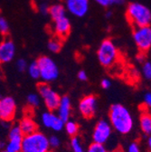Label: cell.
<instances>
[{
  "mask_svg": "<svg viewBox=\"0 0 151 152\" xmlns=\"http://www.w3.org/2000/svg\"><path fill=\"white\" fill-rule=\"evenodd\" d=\"M109 120L112 129L122 135L128 134L134 127V121L129 110L122 104H113L109 108Z\"/></svg>",
  "mask_w": 151,
  "mask_h": 152,
  "instance_id": "cell-1",
  "label": "cell"
},
{
  "mask_svg": "<svg viewBox=\"0 0 151 152\" xmlns=\"http://www.w3.org/2000/svg\"><path fill=\"white\" fill-rule=\"evenodd\" d=\"M126 17L134 28L150 26L151 11L145 5L139 2L128 4L126 10Z\"/></svg>",
  "mask_w": 151,
  "mask_h": 152,
  "instance_id": "cell-2",
  "label": "cell"
},
{
  "mask_svg": "<svg viewBox=\"0 0 151 152\" xmlns=\"http://www.w3.org/2000/svg\"><path fill=\"white\" fill-rule=\"evenodd\" d=\"M48 137L43 132L36 130L23 138L20 152H50Z\"/></svg>",
  "mask_w": 151,
  "mask_h": 152,
  "instance_id": "cell-3",
  "label": "cell"
},
{
  "mask_svg": "<svg viewBox=\"0 0 151 152\" xmlns=\"http://www.w3.org/2000/svg\"><path fill=\"white\" fill-rule=\"evenodd\" d=\"M97 57L103 67L110 68L119 59V50L111 39H105L97 50Z\"/></svg>",
  "mask_w": 151,
  "mask_h": 152,
  "instance_id": "cell-4",
  "label": "cell"
},
{
  "mask_svg": "<svg viewBox=\"0 0 151 152\" xmlns=\"http://www.w3.org/2000/svg\"><path fill=\"white\" fill-rule=\"evenodd\" d=\"M37 64L40 69V78L43 83H49L55 81L59 76V68L56 63L49 56H41L38 58Z\"/></svg>",
  "mask_w": 151,
  "mask_h": 152,
  "instance_id": "cell-5",
  "label": "cell"
},
{
  "mask_svg": "<svg viewBox=\"0 0 151 152\" xmlns=\"http://www.w3.org/2000/svg\"><path fill=\"white\" fill-rule=\"evenodd\" d=\"M37 89H38V94L40 98L43 100L48 110L54 111L57 110L61 101V96L59 93L54 91L49 85V83H45L43 82L37 85Z\"/></svg>",
  "mask_w": 151,
  "mask_h": 152,
  "instance_id": "cell-6",
  "label": "cell"
},
{
  "mask_svg": "<svg viewBox=\"0 0 151 152\" xmlns=\"http://www.w3.org/2000/svg\"><path fill=\"white\" fill-rule=\"evenodd\" d=\"M133 40L139 53H147L151 50V26L137 27L133 30Z\"/></svg>",
  "mask_w": 151,
  "mask_h": 152,
  "instance_id": "cell-7",
  "label": "cell"
},
{
  "mask_svg": "<svg viewBox=\"0 0 151 152\" xmlns=\"http://www.w3.org/2000/svg\"><path fill=\"white\" fill-rule=\"evenodd\" d=\"M112 128L110 123L106 120H100L94 127L92 132L93 142L104 145L111 136Z\"/></svg>",
  "mask_w": 151,
  "mask_h": 152,
  "instance_id": "cell-8",
  "label": "cell"
},
{
  "mask_svg": "<svg viewBox=\"0 0 151 152\" xmlns=\"http://www.w3.org/2000/svg\"><path fill=\"white\" fill-rule=\"evenodd\" d=\"M17 105L15 99L11 96L0 98V120L9 122L12 121L16 114Z\"/></svg>",
  "mask_w": 151,
  "mask_h": 152,
  "instance_id": "cell-9",
  "label": "cell"
},
{
  "mask_svg": "<svg viewBox=\"0 0 151 152\" xmlns=\"http://www.w3.org/2000/svg\"><path fill=\"white\" fill-rule=\"evenodd\" d=\"M67 12L75 17H83L90 10V0H64L63 4Z\"/></svg>",
  "mask_w": 151,
  "mask_h": 152,
  "instance_id": "cell-10",
  "label": "cell"
},
{
  "mask_svg": "<svg viewBox=\"0 0 151 152\" xmlns=\"http://www.w3.org/2000/svg\"><path fill=\"white\" fill-rule=\"evenodd\" d=\"M24 135L18 125H13L8 132V140L6 143L7 152H20Z\"/></svg>",
  "mask_w": 151,
  "mask_h": 152,
  "instance_id": "cell-11",
  "label": "cell"
},
{
  "mask_svg": "<svg viewBox=\"0 0 151 152\" xmlns=\"http://www.w3.org/2000/svg\"><path fill=\"white\" fill-rule=\"evenodd\" d=\"M98 99L95 95L89 94L81 99L79 102V111L85 119H91L97 111Z\"/></svg>",
  "mask_w": 151,
  "mask_h": 152,
  "instance_id": "cell-12",
  "label": "cell"
},
{
  "mask_svg": "<svg viewBox=\"0 0 151 152\" xmlns=\"http://www.w3.org/2000/svg\"><path fill=\"white\" fill-rule=\"evenodd\" d=\"M41 122L45 128L54 131H61L64 128V121L58 117L57 114L50 110L42 113Z\"/></svg>",
  "mask_w": 151,
  "mask_h": 152,
  "instance_id": "cell-13",
  "label": "cell"
},
{
  "mask_svg": "<svg viewBox=\"0 0 151 152\" xmlns=\"http://www.w3.org/2000/svg\"><path fill=\"white\" fill-rule=\"evenodd\" d=\"M16 47L11 39L3 40L0 43V65L10 63L15 55Z\"/></svg>",
  "mask_w": 151,
  "mask_h": 152,
  "instance_id": "cell-14",
  "label": "cell"
},
{
  "mask_svg": "<svg viewBox=\"0 0 151 152\" xmlns=\"http://www.w3.org/2000/svg\"><path fill=\"white\" fill-rule=\"evenodd\" d=\"M71 21L67 16L62 17L58 20L53 21V30L55 34V36L60 38L62 40H64L65 38L68 37L70 32H71Z\"/></svg>",
  "mask_w": 151,
  "mask_h": 152,
  "instance_id": "cell-15",
  "label": "cell"
},
{
  "mask_svg": "<svg viewBox=\"0 0 151 152\" xmlns=\"http://www.w3.org/2000/svg\"><path fill=\"white\" fill-rule=\"evenodd\" d=\"M57 115L58 117L63 121L64 122L70 120L71 112V99L68 96H63L61 97L60 103L57 108Z\"/></svg>",
  "mask_w": 151,
  "mask_h": 152,
  "instance_id": "cell-16",
  "label": "cell"
},
{
  "mask_svg": "<svg viewBox=\"0 0 151 152\" xmlns=\"http://www.w3.org/2000/svg\"><path fill=\"white\" fill-rule=\"evenodd\" d=\"M139 125L146 136L151 135V110L146 107H141L140 109Z\"/></svg>",
  "mask_w": 151,
  "mask_h": 152,
  "instance_id": "cell-17",
  "label": "cell"
},
{
  "mask_svg": "<svg viewBox=\"0 0 151 152\" xmlns=\"http://www.w3.org/2000/svg\"><path fill=\"white\" fill-rule=\"evenodd\" d=\"M18 126H19L24 136L29 135L37 130V124L30 115H26L23 117L18 123Z\"/></svg>",
  "mask_w": 151,
  "mask_h": 152,
  "instance_id": "cell-18",
  "label": "cell"
},
{
  "mask_svg": "<svg viewBox=\"0 0 151 152\" xmlns=\"http://www.w3.org/2000/svg\"><path fill=\"white\" fill-rule=\"evenodd\" d=\"M66 9L63 4H54L49 7L48 15H50L53 21L58 20V19L66 16Z\"/></svg>",
  "mask_w": 151,
  "mask_h": 152,
  "instance_id": "cell-19",
  "label": "cell"
},
{
  "mask_svg": "<svg viewBox=\"0 0 151 152\" xmlns=\"http://www.w3.org/2000/svg\"><path fill=\"white\" fill-rule=\"evenodd\" d=\"M47 47L50 52H52L53 53H57L61 51V49L63 47V40L56 36L53 37L49 40V42L47 44Z\"/></svg>",
  "mask_w": 151,
  "mask_h": 152,
  "instance_id": "cell-20",
  "label": "cell"
},
{
  "mask_svg": "<svg viewBox=\"0 0 151 152\" xmlns=\"http://www.w3.org/2000/svg\"><path fill=\"white\" fill-rule=\"evenodd\" d=\"M64 129L67 132V134L71 137L77 136L79 132V125L76 121H67L64 122Z\"/></svg>",
  "mask_w": 151,
  "mask_h": 152,
  "instance_id": "cell-21",
  "label": "cell"
},
{
  "mask_svg": "<svg viewBox=\"0 0 151 152\" xmlns=\"http://www.w3.org/2000/svg\"><path fill=\"white\" fill-rule=\"evenodd\" d=\"M26 71L31 78L35 79V80L40 78V69H39L38 64H37V61H34L28 64Z\"/></svg>",
  "mask_w": 151,
  "mask_h": 152,
  "instance_id": "cell-22",
  "label": "cell"
},
{
  "mask_svg": "<svg viewBox=\"0 0 151 152\" xmlns=\"http://www.w3.org/2000/svg\"><path fill=\"white\" fill-rule=\"evenodd\" d=\"M70 145H71V148L72 152H86V150L84 149V147L82 143V140L78 136L71 137Z\"/></svg>",
  "mask_w": 151,
  "mask_h": 152,
  "instance_id": "cell-23",
  "label": "cell"
},
{
  "mask_svg": "<svg viewBox=\"0 0 151 152\" xmlns=\"http://www.w3.org/2000/svg\"><path fill=\"white\" fill-rule=\"evenodd\" d=\"M26 102H27L28 105L31 106L32 108H36V107H38L41 103V98L39 96V94L30 93L27 95Z\"/></svg>",
  "mask_w": 151,
  "mask_h": 152,
  "instance_id": "cell-24",
  "label": "cell"
},
{
  "mask_svg": "<svg viewBox=\"0 0 151 152\" xmlns=\"http://www.w3.org/2000/svg\"><path fill=\"white\" fill-rule=\"evenodd\" d=\"M10 31L9 23L4 16H0V34L3 35H7Z\"/></svg>",
  "mask_w": 151,
  "mask_h": 152,
  "instance_id": "cell-25",
  "label": "cell"
},
{
  "mask_svg": "<svg viewBox=\"0 0 151 152\" xmlns=\"http://www.w3.org/2000/svg\"><path fill=\"white\" fill-rule=\"evenodd\" d=\"M142 73L147 80H151V62L146 61L142 65Z\"/></svg>",
  "mask_w": 151,
  "mask_h": 152,
  "instance_id": "cell-26",
  "label": "cell"
},
{
  "mask_svg": "<svg viewBox=\"0 0 151 152\" xmlns=\"http://www.w3.org/2000/svg\"><path fill=\"white\" fill-rule=\"evenodd\" d=\"M86 152H107V150H106L104 145L92 142L88 147V149L86 150Z\"/></svg>",
  "mask_w": 151,
  "mask_h": 152,
  "instance_id": "cell-27",
  "label": "cell"
},
{
  "mask_svg": "<svg viewBox=\"0 0 151 152\" xmlns=\"http://www.w3.org/2000/svg\"><path fill=\"white\" fill-rule=\"evenodd\" d=\"M48 141H49V145H50L51 148H57L61 145L60 139L57 136H55V135H53V136L49 137Z\"/></svg>",
  "mask_w": 151,
  "mask_h": 152,
  "instance_id": "cell-28",
  "label": "cell"
},
{
  "mask_svg": "<svg viewBox=\"0 0 151 152\" xmlns=\"http://www.w3.org/2000/svg\"><path fill=\"white\" fill-rule=\"evenodd\" d=\"M27 66H28V63L24 58H20V59H18L16 61V68H17L18 71L21 72L26 71Z\"/></svg>",
  "mask_w": 151,
  "mask_h": 152,
  "instance_id": "cell-29",
  "label": "cell"
},
{
  "mask_svg": "<svg viewBox=\"0 0 151 152\" xmlns=\"http://www.w3.org/2000/svg\"><path fill=\"white\" fill-rule=\"evenodd\" d=\"M127 152H140V146L139 142L133 141L129 143V145L127 148Z\"/></svg>",
  "mask_w": 151,
  "mask_h": 152,
  "instance_id": "cell-30",
  "label": "cell"
},
{
  "mask_svg": "<svg viewBox=\"0 0 151 152\" xmlns=\"http://www.w3.org/2000/svg\"><path fill=\"white\" fill-rule=\"evenodd\" d=\"M144 106L149 110L151 109V91H148L144 95Z\"/></svg>",
  "mask_w": 151,
  "mask_h": 152,
  "instance_id": "cell-31",
  "label": "cell"
},
{
  "mask_svg": "<svg viewBox=\"0 0 151 152\" xmlns=\"http://www.w3.org/2000/svg\"><path fill=\"white\" fill-rule=\"evenodd\" d=\"M49 7H50V6H48L46 3H41V4L38 6V11H39L42 15H48Z\"/></svg>",
  "mask_w": 151,
  "mask_h": 152,
  "instance_id": "cell-32",
  "label": "cell"
},
{
  "mask_svg": "<svg viewBox=\"0 0 151 152\" xmlns=\"http://www.w3.org/2000/svg\"><path fill=\"white\" fill-rule=\"evenodd\" d=\"M77 77H78V79H79L81 82H86V81L88 80V75H87L86 72L83 71V70L79 71V72H78V74H77Z\"/></svg>",
  "mask_w": 151,
  "mask_h": 152,
  "instance_id": "cell-33",
  "label": "cell"
},
{
  "mask_svg": "<svg viewBox=\"0 0 151 152\" xmlns=\"http://www.w3.org/2000/svg\"><path fill=\"white\" fill-rule=\"evenodd\" d=\"M101 88L104 89V90L109 89L110 86H111V82H110L109 79H103V80H101Z\"/></svg>",
  "mask_w": 151,
  "mask_h": 152,
  "instance_id": "cell-34",
  "label": "cell"
},
{
  "mask_svg": "<svg viewBox=\"0 0 151 152\" xmlns=\"http://www.w3.org/2000/svg\"><path fill=\"white\" fill-rule=\"evenodd\" d=\"M94 1L103 7H108L110 6V0H94Z\"/></svg>",
  "mask_w": 151,
  "mask_h": 152,
  "instance_id": "cell-35",
  "label": "cell"
},
{
  "mask_svg": "<svg viewBox=\"0 0 151 152\" xmlns=\"http://www.w3.org/2000/svg\"><path fill=\"white\" fill-rule=\"evenodd\" d=\"M125 3V0H110V6L115 5V6H121Z\"/></svg>",
  "mask_w": 151,
  "mask_h": 152,
  "instance_id": "cell-36",
  "label": "cell"
},
{
  "mask_svg": "<svg viewBox=\"0 0 151 152\" xmlns=\"http://www.w3.org/2000/svg\"><path fill=\"white\" fill-rule=\"evenodd\" d=\"M147 148L149 149V152H151V135L147 136Z\"/></svg>",
  "mask_w": 151,
  "mask_h": 152,
  "instance_id": "cell-37",
  "label": "cell"
},
{
  "mask_svg": "<svg viewBox=\"0 0 151 152\" xmlns=\"http://www.w3.org/2000/svg\"><path fill=\"white\" fill-rule=\"evenodd\" d=\"M6 148V143L4 141H0V151L5 150Z\"/></svg>",
  "mask_w": 151,
  "mask_h": 152,
  "instance_id": "cell-38",
  "label": "cell"
},
{
  "mask_svg": "<svg viewBox=\"0 0 151 152\" xmlns=\"http://www.w3.org/2000/svg\"><path fill=\"white\" fill-rule=\"evenodd\" d=\"M111 15H112V12H111V11H108V12L106 13V17H107V18L111 17Z\"/></svg>",
  "mask_w": 151,
  "mask_h": 152,
  "instance_id": "cell-39",
  "label": "cell"
},
{
  "mask_svg": "<svg viewBox=\"0 0 151 152\" xmlns=\"http://www.w3.org/2000/svg\"><path fill=\"white\" fill-rule=\"evenodd\" d=\"M107 152H121V151L119 150V149H115V150H109V151H107Z\"/></svg>",
  "mask_w": 151,
  "mask_h": 152,
  "instance_id": "cell-40",
  "label": "cell"
},
{
  "mask_svg": "<svg viewBox=\"0 0 151 152\" xmlns=\"http://www.w3.org/2000/svg\"><path fill=\"white\" fill-rule=\"evenodd\" d=\"M1 152H7V150H2Z\"/></svg>",
  "mask_w": 151,
  "mask_h": 152,
  "instance_id": "cell-41",
  "label": "cell"
},
{
  "mask_svg": "<svg viewBox=\"0 0 151 152\" xmlns=\"http://www.w3.org/2000/svg\"><path fill=\"white\" fill-rule=\"evenodd\" d=\"M121 152H122V151H121Z\"/></svg>",
  "mask_w": 151,
  "mask_h": 152,
  "instance_id": "cell-42",
  "label": "cell"
},
{
  "mask_svg": "<svg viewBox=\"0 0 151 152\" xmlns=\"http://www.w3.org/2000/svg\"><path fill=\"white\" fill-rule=\"evenodd\" d=\"M150 51H151V50H150Z\"/></svg>",
  "mask_w": 151,
  "mask_h": 152,
  "instance_id": "cell-43",
  "label": "cell"
}]
</instances>
